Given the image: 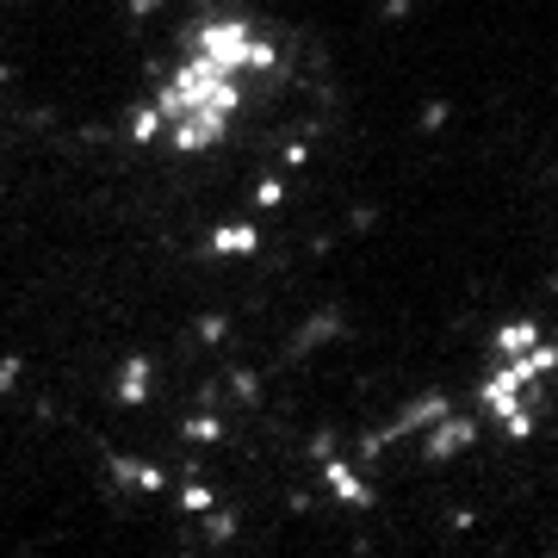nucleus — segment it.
Listing matches in <instances>:
<instances>
[{
    "instance_id": "f257e3e1",
    "label": "nucleus",
    "mask_w": 558,
    "mask_h": 558,
    "mask_svg": "<svg viewBox=\"0 0 558 558\" xmlns=\"http://www.w3.org/2000/svg\"><path fill=\"white\" fill-rule=\"evenodd\" d=\"M260 75H267V38L255 20H211L186 32L180 57L161 69L137 112V143L168 156H199L223 143Z\"/></svg>"
}]
</instances>
